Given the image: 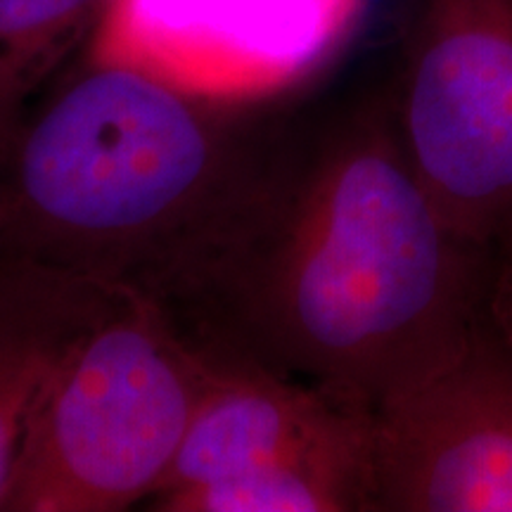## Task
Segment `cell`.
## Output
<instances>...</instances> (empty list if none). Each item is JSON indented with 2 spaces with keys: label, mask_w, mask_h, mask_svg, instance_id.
<instances>
[{
  "label": "cell",
  "mask_w": 512,
  "mask_h": 512,
  "mask_svg": "<svg viewBox=\"0 0 512 512\" xmlns=\"http://www.w3.org/2000/svg\"><path fill=\"white\" fill-rule=\"evenodd\" d=\"M0 159V247L159 306L204 344L290 185L302 138L83 55Z\"/></svg>",
  "instance_id": "cell-1"
},
{
  "label": "cell",
  "mask_w": 512,
  "mask_h": 512,
  "mask_svg": "<svg viewBox=\"0 0 512 512\" xmlns=\"http://www.w3.org/2000/svg\"><path fill=\"white\" fill-rule=\"evenodd\" d=\"M494 266L434 204L380 93L302 138L216 347L373 413L463 351Z\"/></svg>",
  "instance_id": "cell-2"
},
{
  "label": "cell",
  "mask_w": 512,
  "mask_h": 512,
  "mask_svg": "<svg viewBox=\"0 0 512 512\" xmlns=\"http://www.w3.org/2000/svg\"><path fill=\"white\" fill-rule=\"evenodd\" d=\"M214 354L164 309L114 292L43 382L3 512H119L150 501Z\"/></svg>",
  "instance_id": "cell-3"
},
{
  "label": "cell",
  "mask_w": 512,
  "mask_h": 512,
  "mask_svg": "<svg viewBox=\"0 0 512 512\" xmlns=\"http://www.w3.org/2000/svg\"><path fill=\"white\" fill-rule=\"evenodd\" d=\"M384 95L444 219L496 252L512 235V0H411Z\"/></svg>",
  "instance_id": "cell-4"
},
{
  "label": "cell",
  "mask_w": 512,
  "mask_h": 512,
  "mask_svg": "<svg viewBox=\"0 0 512 512\" xmlns=\"http://www.w3.org/2000/svg\"><path fill=\"white\" fill-rule=\"evenodd\" d=\"M373 0H110L86 55L185 93L271 102L339 53Z\"/></svg>",
  "instance_id": "cell-5"
},
{
  "label": "cell",
  "mask_w": 512,
  "mask_h": 512,
  "mask_svg": "<svg viewBox=\"0 0 512 512\" xmlns=\"http://www.w3.org/2000/svg\"><path fill=\"white\" fill-rule=\"evenodd\" d=\"M375 512H512V347L491 316L373 411Z\"/></svg>",
  "instance_id": "cell-6"
},
{
  "label": "cell",
  "mask_w": 512,
  "mask_h": 512,
  "mask_svg": "<svg viewBox=\"0 0 512 512\" xmlns=\"http://www.w3.org/2000/svg\"><path fill=\"white\" fill-rule=\"evenodd\" d=\"M370 441L373 413L249 356L216 351L183 444L147 503Z\"/></svg>",
  "instance_id": "cell-7"
},
{
  "label": "cell",
  "mask_w": 512,
  "mask_h": 512,
  "mask_svg": "<svg viewBox=\"0 0 512 512\" xmlns=\"http://www.w3.org/2000/svg\"><path fill=\"white\" fill-rule=\"evenodd\" d=\"M114 292L0 247V512L43 382Z\"/></svg>",
  "instance_id": "cell-8"
},
{
  "label": "cell",
  "mask_w": 512,
  "mask_h": 512,
  "mask_svg": "<svg viewBox=\"0 0 512 512\" xmlns=\"http://www.w3.org/2000/svg\"><path fill=\"white\" fill-rule=\"evenodd\" d=\"M110 0H0V159L24 114Z\"/></svg>",
  "instance_id": "cell-9"
},
{
  "label": "cell",
  "mask_w": 512,
  "mask_h": 512,
  "mask_svg": "<svg viewBox=\"0 0 512 512\" xmlns=\"http://www.w3.org/2000/svg\"><path fill=\"white\" fill-rule=\"evenodd\" d=\"M489 316L512 347V235L496 249L494 283H491Z\"/></svg>",
  "instance_id": "cell-10"
}]
</instances>
